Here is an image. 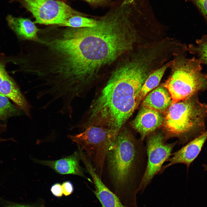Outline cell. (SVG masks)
<instances>
[{
	"mask_svg": "<svg viewBox=\"0 0 207 207\" xmlns=\"http://www.w3.org/2000/svg\"><path fill=\"white\" fill-rule=\"evenodd\" d=\"M200 10L207 20V0H190Z\"/></svg>",
	"mask_w": 207,
	"mask_h": 207,
	"instance_id": "44dd1931",
	"label": "cell"
},
{
	"mask_svg": "<svg viewBox=\"0 0 207 207\" xmlns=\"http://www.w3.org/2000/svg\"><path fill=\"white\" fill-rule=\"evenodd\" d=\"M35 162L48 166L57 173L62 175L72 174L83 177L91 182L85 175L79 165L80 160L79 152H75L67 157L55 160H43L32 159Z\"/></svg>",
	"mask_w": 207,
	"mask_h": 207,
	"instance_id": "7c38bea8",
	"label": "cell"
},
{
	"mask_svg": "<svg viewBox=\"0 0 207 207\" xmlns=\"http://www.w3.org/2000/svg\"><path fill=\"white\" fill-rule=\"evenodd\" d=\"M62 186L63 194L65 196L70 195L74 191L73 185L70 181H64L62 183Z\"/></svg>",
	"mask_w": 207,
	"mask_h": 207,
	"instance_id": "7402d4cb",
	"label": "cell"
},
{
	"mask_svg": "<svg viewBox=\"0 0 207 207\" xmlns=\"http://www.w3.org/2000/svg\"><path fill=\"white\" fill-rule=\"evenodd\" d=\"M164 125L170 136L177 137L184 144L206 131L207 104L201 102L197 93L172 103L164 114Z\"/></svg>",
	"mask_w": 207,
	"mask_h": 207,
	"instance_id": "277c9868",
	"label": "cell"
},
{
	"mask_svg": "<svg viewBox=\"0 0 207 207\" xmlns=\"http://www.w3.org/2000/svg\"><path fill=\"white\" fill-rule=\"evenodd\" d=\"M83 132L68 137L84 150L101 178L104 163L109 148L118 132L102 127L91 126Z\"/></svg>",
	"mask_w": 207,
	"mask_h": 207,
	"instance_id": "8992f818",
	"label": "cell"
},
{
	"mask_svg": "<svg viewBox=\"0 0 207 207\" xmlns=\"http://www.w3.org/2000/svg\"><path fill=\"white\" fill-rule=\"evenodd\" d=\"M147 163L146 168L138 189L142 193L155 175L160 171L163 163L169 158L177 143L166 142L167 139L162 132H154L146 137Z\"/></svg>",
	"mask_w": 207,
	"mask_h": 207,
	"instance_id": "ba28073f",
	"label": "cell"
},
{
	"mask_svg": "<svg viewBox=\"0 0 207 207\" xmlns=\"http://www.w3.org/2000/svg\"><path fill=\"white\" fill-rule=\"evenodd\" d=\"M164 118L163 114L142 106L131 125L140 134L143 141L147 136L163 125Z\"/></svg>",
	"mask_w": 207,
	"mask_h": 207,
	"instance_id": "9c48e42d",
	"label": "cell"
},
{
	"mask_svg": "<svg viewBox=\"0 0 207 207\" xmlns=\"http://www.w3.org/2000/svg\"><path fill=\"white\" fill-rule=\"evenodd\" d=\"M204 170H205L207 171V164H204L203 165Z\"/></svg>",
	"mask_w": 207,
	"mask_h": 207,
	"instance_id": "484cf974",
	"label": "cell"
},
{
	"mask_svg": "<svg viewBox=\"0 0 207 207\" xmlns=\"http://www.w3.org/2000/svg\"><path fill=\"white\" fill-rule=\"evenodd\" d=\"M6 19L9 27L20 41L35 40L38 39L37 34L40 29L29 19L9 15Z\"/></svg>",
	"mask_w": 207,
	"mask_h": 207,
	"instance_id": "5bb4252c",
	"label": "cell"
},
{
	"mask_svg": "<svg viewBox=\"0 0 207 207\" xmlns=\"http://www.w3.org/2000/svg\"><path fill=\"white\" fill-rule=\"evenodd\" d=\"M81 160L92 178L95 188L94 193L102 207H126L122 204L117 195L104 184L90 158L84 156L82 157Z\"/></svg>",
	"mask_w": 207,
	"mask_h": 207,
	"instance_id": "30bf717a",
	"label": "cell"
},
{
	"mask_svg": "<svg viewBox=\"0 0 207 207\" xmlns=\"http://www.w3.org/2000/svg\"><path fill=\"white\" fill-rule=\"evenodd\" d=\"M146 147L123 126L109 147L106 165V186L126 207H138L137 194L147 163Z\"/></svg>",
	"mask_w": 207,
	"mask_h": 207,
	"instance_id": "3957f363",
	"label": "cell"
},
{
	"mask_svg": "<svg viewBox=\"0 0 207 207\" xmlns=\"http://www.w3.org/2000/svg\"><path fill=\"white\" fill-rule=\"evenodd\" d=\"M187 51L179 53L171 60L170 74L162 85L169 92L172 103L186 100L199 91L207 90V75L202 72L201 62L194 57H187Z\"/></svg>",
	"mask_w": 207,
	"mask_h": 207,
	"instance_id": "5b68a950",
	"label": "cell"
},
{
	"mask_svg": "<svg viewBox=\"0 0 207 207\" xmlns=\"http://www.w3.org/2000/svg\"><path fill=\"white\" fill-rule=\"evenodd\" d=\"M58 0V1H60V0Z\"/></svg>",
	"mask_w": 207,
	"mask_h": 207,
	"instance_id": "83f0119b",
	"label": "cell"
},
{
	"mask_svg": "<svg viewBox=\"0 0 207 207\" xmlns=\"http://www.w3.org/2000/svg\"><path fill=\"white\" fill-rule=\"evenodd\" d=\"M6 207H40L37 204H14L7 206Z\"/></svg>",
	"mask_w": 207,
	"mask_h": 207,
	"instance_id": "d4e9b609",
	"label": "cell"
},
{
	"mask_svg": "<svg viewBox=\"0 0 207 207\" xmlns=\"http://www.w3.org/2000/svg\"><path fill=\"white\" fill-rule=\"evenodd\" d=\"M19 2L35 18L34 23L46 25H61L74 16H87L57 0H11Z\"/></svg>",
	"mask_w": 207,
	"mask_h": 207,
	"instance_id": "52a82bcc",
	"label": "cell"
},
{
	"mask_svg": "<svg viewBox=\"0 0 207 207\" xmlns=\"http://www.w3.org/2000/svg\"><path fill=\"white\" fill-rule=\"evenodd\" d=\"M90 5L94 7L106 5L109 3L111 0H83Z\"/></svg>",
	"mask_w": 207,
	"mask_h": 207,
	"instance_id": "cb8c5ba5",
	"label": "cell"
},
{
	"mask_svg": "<svg viewBox=\"0 0 207 207\" xmlns=\"http://www.w3.org/2000/svg\"><path fill=\"white\" fill-rule=\"evenodd\" d=\"M6 60L5 55L0 50V84L8 74L5 68Z\"/></svg>",
	"mask_w": 207,
	"mask_h": 207,
	"instance_id": "ffe728a7",
	"label": "cell"
},
{
	"mask_svg": "<svg viewBox=\"0 0 207 207\" xmlns=\"http://www.w3.org/2000/svg\"><path fill=\"white\" fill-rule=\"evenodd\" d=\"M160 65L155 55L147 49L140 48L131 53L100 86L79 122L80 127L95 126L118 132L138 106L145 80Z\"/></svg>",
	"mask_w": 207,
	"mask_h": 207,
	"instance_id": "7a4b0ae2",
	"label": "cell"
},
{
	"mask_svg": "<svg viewBox=\"0 0 207 207\" xmlns=\"http://www.w3.org/2000/svg\"><path fill=\"white\" fill-rule=\"evenodd\" d=\"M0 93L11 100L30 118L32 106L14 80L7 74L0 84Z\"/></svg>",
	"mask_w": 207,
	"mask_h": 207,
	"instance_id": "4fadbf2b",
	"label": "cell"
},
{
	"mask_svg": "<svg viewBox=\"0 0 207 207\" xmlns=\"http://www.w3.org/2000/svg\"><path fill=\"white\" fill-rule=\"evenodd\" d=\"M142 101V106L163 114L172 103L170 94L162 85L158 87L148 93Z\"/></svg>",
	"mask_w": 207,
	"mask_h": 207,
	"instance_id": "9a60e30c",
	"label": "cell"
},
{
	"mask_svg": "<svg viewBox=\"0 0 207 207\" xmlns=\"http://www.w3.org/2000/svg\"><path fill=\"white\" fill-rule=\"evenodd\" d=\"M129 12L121 4H113L94 27H66L59 54L60 65L76 90L85 94L97 84L101 69L138 43Z\"/></svg>",
	"mask_w": 207,
	"mask_h": 207,
	"instance_id": "6da1fadb",
	"label": "cell"
},
{
	"mask_svg": "<svg viewBox=\"0 0 207 207\" xmlns=\"http://www.w3.org/2000/svg\"><path fill=\"white\" fill-rule=\"evenodd\" d=\"M16 60H17V57H16ZM16 64H17V62H16Z\"/></svg>",
	"mask_w": 207,
	"mask_h": 207,
	"instance_id": "4316f807",
	"label": "cell"
},
{
	"mask_svg": "<svg viewBox=\"0 0 207 207\" xmlns=\"http://www.w3.org/2000/svg\"><path fill=\"white\" fill-rule=\"evenodd\" d=\"M195 45L190 44L187 47L188 51L195 54L202 64L207 65V35L203 36L196 41Z\"/></svg>",
	"mask_w": 207,
	"mask_h": 207,
	"instance_id": "d6986e66",
	"label": "cell"
},
{
	"mask_svg": "<svg viewBox=\"0 0 207 207\" xmlns=\"http://www.w3.org/2000/svg\"><path fill=\"white\" fill-rule=\"evenodd\" d=\"M207 139V130L190 141L186 145L174 153L173 156L166 161L168 164L162 166L159 172L161 174L167 168L177 164H185L187 168L195 159L201 151Z\"/></svg>",
	"mask_w": 207,
	"mask_h": 207,
	"instance_id": "8fae6325",
	"label": "cell"
},
{
	"mask_svg": "<svg viewBox=\"0 0 207 207\" xmlns=\"http://www.w3.org/2000/svg\"><path fill=\"white\" fill-rule=\"evenodd\" d=\"M171 60L154 71L147 78L139 95V103L148 93L157 87L165 71L169 68Z\"/></svg>",
	"mask_w": 207,
	"mask_h": 207,
	"instance_id": "2e32d148",
	"label": "cell"
},
{
	"mask_svg": "<svg viewBox=\"0 0 207 207\" xmlns=\"http://www.w3.org/2000/svg\"><path fill=\"white\" fill-rule=\"evenodd\" d=\"M206 77L207 78V76H206Z\"/></svg>",
	"mask_w": 207,
	"mask_h": 207,
	"instance_id": "f1b7e54d",
	"label": "cell"
},
{
	"mask_svg": "<svg viewBox=\"0 0 207 207\" xmlns=\"http://www.w3.org/2000/svg\"><path fill=\"white\" fill-rule=\"evenodd\" d=\"M22 112H23L17 106L11 103L7 97L0 93V120H4L10 117L20 115Z\"/></svg>",
	"mask_w": 207,
	"mask_h": 207,
	"instance_id": "e0dca14e",
	"label": "cell"
},
{
	"mask_svg": "<svg viewBox=\"0 0 207 207\" xmlns=\"http://www.w3.org/2000/svg\"><path fill=\"white\" fill-rule=\"evenodd\" d=\"M52 194L57 197H61L63 195L62 185L59 183H56L53 185L50 188Z\"/></svg>",
	"mask_w": 207,
	"mask_h": 207,
	"instance_id": "603a6c76",
	"label": "cell"
},
{
	"mask_svg": "<svg viewBox=\"0 0 207 207\" xmlns=\"http://www.w3.org/2000/svg\"><path fill=\"white\" fill-rule=\"evenodd\" d=\"M97 18H89L87 16L77 15L67 20L61 26L79 28L92 27L97 23Z\"/></svg>",
	"mask_w": 207,
	"mask_h": 207,
	"instance_id": "ac0fdd59",
	"label": "cell"
}]
</instances>
